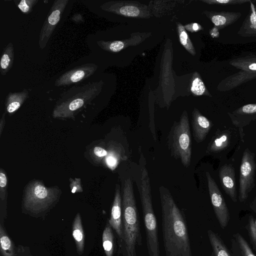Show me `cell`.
I'll return each mask as SVG.
<instances>
[{
    "instance_id": "30bf717a",
    "label": "cell",
    "mask_w": 256,
    "mask_h": 256,
    "mask_svg": "<svg viewBox=\"0 0 256 256\" xmlns=\"http://www.w3.org/2000/svg\"><path fill=\"white\" fill-rule=\"evenodd\" d=\"M209 194L216 216L222 228H225L230 220V213L225 199L217 184L209 172H206Z\"/></svg>"
},
{
    "instance_id": "e575fe53",
    "label": "cell",
    "mask_w": 256,
    "mask_h": 256,
    "mask_svg": "<svg viewBox=\"0 0 256 256\" xmlns=\"http://www.w3.org/2000/svg\"><path fill=\"white\" fill-rule=\"evenodd\" d=\"M70 188L71 192L75 194L77 192H82L83 188L81 186V180L80 178H76L75 180L70 179Z\"/></svg>"
},
{
    "instance_id": "4316f807",
    "label": "cell",
    "mask_w": 256,
    "mask_h": 256,
    "mask_svg": "<svg viewBox=\"0 0 256 256\" xmlns=\"http://www.w3.org/2000/svg\"><path fill=\"white\" fill-rule=\"evenodd\" d=\"M177 30L181 45L190 54L195 56L196 54L195 49L184 26L180 23H177Z\"/></svg>"
},
{
    "instance_id": "44dd1931",
    "label": "cell",
    "mask_w": 256,
    "mask_h": 256,
    "mask_svg": "<svg viewBox=\"0 0 256 256\" xmlns=\"http://www.w3.org/2000/svg\"><path fill=\"white\" fill-rule=\"evenodd\" d=\"M73 237L75 240L78 253L83 254L85 247V234L82 226L81 217L78 214L73 225Z\"/></svg>"
},
{
    "instance_id": "2e32d148",
    "label": "cell",
    "mask_w": 256,
    "mask_h": 256,
    "mask_svg": "<svg viewBox=\"0 0 256 256\" xmlns=\"http://www.w3.org/2000/svg\"><path fill=\"white\" fill-rule=\"evenodd\" d=\"M256 78V73L242 71L223 80L218 86V90L223 92L232 89L239 85Z\"/></svg>"
},
{
    "instance_id": "7402d4cb",
    "label": "cell",
    "mask_w": 256,
    "mask_h": 256,
    "mask_svg": "<svg viewBox=\"0 0 256 256\" xmlns=\"http://www.w3.org/2000/svg\"><path fill=\"white\" fill-rule=\"evenodd\" d=\"M214 256H232L221 237L212 230L208 231Z\"/></svg>"
},
{
    "instance_id": "8fae6325",
    "label": "cell",
    "mask_w": 256,
    "mask_h": 256,
    "mask_svg": "<svg viewBox=\"0 0 256 256\" xmlns=\"http://www.w3.org/2000/svg\"><path fill=\"white\" fill-rule=\"evenodd\" d=\"M97 69L98 66L92 63L79 66L66 72L58 78L55 83V86H67L87 79L92 76Z\"/></svg>"
},
{
    "instance_id": "3957f363",
    "label": "cell",
    "mask_w": 256,
    "mask_h": 256,
    "mask_svg": "<svg viewBox=\"0 0 256 256\" xmlns=\"http://www.w3.org/2000/svg\"><path fill=\"white\" fill-rule=\"evenodd\" d=\"M123 241L125 256H137L136 246L142 245L139 213L130 179L124 183L122 198Z\"/></svg>"
},
{
    "instance_id": "8d00e7d4",
    "label": "cell",
    "mask_w": 256,
    "mask_h": 256,
    "mask_svg": "<svg viewBox=\"0 0 256 256\" xmlns=\"http://www.w3.org/2000/svg\"><path fill=\"white\" fill-rule=\"evenodd\" d=\"M94 153L98 157H103L108 155L107 151L100 147H96L94 149Z\"/></svg>"
},
{
    "instance_id": "9c48e42d",
    "label": "cell",
    "mask_w": 256,
    "mask_h": 256,
    "mask_svg": "<svg viewBox=\"0 0 256 256\" xmlns=\"http://www.w3.org/2000/svg\"><path fill=\"white\" fill-rule=\"evenodd\" d=\"M101 8L105 11L127 17L147 18L150 17L147 6L135 2L111 1L104 3Z\"/></svg>"
},
{
    "instance_id": "f1b7e54d",
    "label": "cell",
    "mask_w": 256,
    "mask_h": 256,
    "mask_svg": "<svg viewBox=\"0 0 256 256\" xmlns=\"http://www.w3.org/2000/svg\"><path fill=\"white\" fill-rule=\"evenodd\" d=\"M39 0H21V1H14L21 12L25 14L31 13L34 7L37 4Z\"/></svg>"
},
{
    "instance_id": "d6a6232c",
    "label": "cell",
    "mask_w": 256,
    "mask_h": 256,
    "mask_svg": "<svg viewBox=\"0 0 256 256\" xmlns=\"http://www.w3.org/2000/svg\"><path fill=\"white\" fill-rule=\"evenodd\" d=\"M248 230L251 242L254 249L256 251V224L252 216L249 218Z\"/></svg>"
},
{
    "instance_id": "9a60e30c",
    "label": "cell",
    "mask_w": 256,
    "mask_h": 256,
    "mask_svg": "<svg viewBox=\"0 0 256 256\" xmlns=\"http://www.w3.org/2000/svg\"><path fill=\"white\" fill-rule=\"evenodd\" d=\"M204 13L219 30L234 24L242 16L240 12L206 11Z\"/></svg>"
},
{
    "instance_id": "6da1fadb",
    "label": "cell",
    "mask_w": 256,
    "mask_h": 256,
    "mask_svg": "<svg viewBox=\"0 0 256 256\" xmlns=\"http://www.w3.org/2000/svg\"><path fill=\"white\" fill-rule=\"evenodd\" d=\"M162 232L166 256H192L187 223L171 193L160 188Z\"/></svg>"
},
{
    "instance_id": "cb8c5ba5",
    "label": "cell",
    "mask_w": 256,
    "mask_h": 256,
    "mask_svg": "<svg viewBox=\"0 0 256 256\" xmlns=\"http://www.w3.org/2000/svg\"><path fill=\"white\" fill-rule=\"evenodd\" d=\"M190 91L196 96H206L212 97V95L207 89L201 76L196 72L194 74L190 84Z\"/></svg>"
},
{
    "instance_id": "4fadbf2b",
    "label": "cell",
    "mask_w": 256,
    "mask_h": 256,
    "mask_svg": "<svg viewBox=\"0 0 256 256\" xmlns=\"http://www.w3.org/2000/svg\"><path fill=\"white\" fill-rule=\"evenodd\" d=\"M223 189L234 202H237L235 169L231 165H225L219 171Z\"/></svg>"
},
{
    "instance_id": "f546056e",
    "label": "cell",
    "mask_w": 256,
    "mask_h": 256,
    "mask_svg": "<svg viewBox=\"0 0 256 256\" xmlns=\"http://www.w3.org/2000/svg\"><path fill=\"white\" fill-rule=\"evenodd\" d=\"M202 2L209 5H217L221 6L241 5L251 3L250 0H203Z\"/></svg>"
},
{
    "instance_id": "d4e9b609",
    "label": "cell",
    "mask_w": 256,
    "mask_h": 256,
    "mask_svg": "<svg viewBox=\"0 0 256 256\" xmlns=\"http://www.w3.org/2000/svg\"><path fill=\"white\" fill-rule=\"evenodd\" d=\"M102 240L106 256H113L114 250V240L112 227L110 224L107 225L103 232Z\"/></svg>"
},
{
    "instance_id": "5bb4252c",
    "label": "cell",
    "mask_w": 256,
    "mask_h": 256,
    "mask_svg": "<svg viewBox=\"0 0 256 256\" xmlns=\"http://www.w3.org/2000/svg\"><path fill=\"white\" fill-rule=\"evenodd\" d=\"M192 125L193 135L197 143L204 140L212 128L211 122L197 109L192 113Z\"/></svg>"
},
{
    "instance_id": "603a6c76",
    "label": "cell",
    "mask_w": 256,
    "mask_h": 256,
    "mask_svg": "<svg viewBox=\"0 0 256 256\" xmlns=\"http://www.w3.org/2000/svg\"><path fill=\"white\" fill-rule=\"evenodd\" d=\"M14 61V49L13 43H10L4 49L1 62L0 71L3 76L6 75L13 66Z\"/></svg>"
},
{
    "instance_id": "484cf974",
    "label": "cell",
    "mask_w": 256,
    "mask_h": 256,
    "mask_svg": "<svg viewBox=\"0 0 256 256\" xmlns=\"http://www.w3.org/2000/svg\"><path fill=\"white\" fill-rule=\"evenodd\" d=\"M0 243H1V251L3 256H14L13 243L6 234L2 226L0 227Z\"/></svg>"
},
{
    "instance_id": "7c38bea8",
    "label": "cell",
    "mask_w": 256,
    "mask_h": 256,
    "mask_svg": "<svg viewBox=\"0 0 256 256\" xmlns=\"http://www.w3.org/2000/svg\"><path fill=\"white\" fill-rule=\"evenodd\" d=\"M122 200L119 185L116 187L115 195L113 201L110 225L115 230L119 238L123 240V226L122 225Z\"/></svg>"
},
{
    "instance_id": "4dcf8cb0",
    "label": "cell",
    "mask_w": 256,
    "mask_h": 256,
    "mask_svg": "<svg viewBox=\"0 0 256 256\" xmlns=\"http://www.w3.org/2000/svg\"><path fill=\"white\" fill-rule=\"evenodd\" d=\"M228 135L224 134L214 141L210 147V151L218 152L223 150L228 146Z\"/></svg>"
},
{
    "instance_id": "f35d334b",
    "label": "cell",
    "mask_w": 256,
    "mask_h": 256,
    "mask_svg": "<svg viewBox=\"0 0 256 256\" xmlns=\"http://www.w3.org/2000/svg\"><path fill=\"white\" fill-rule=\"evenodd\" d=\"M5 113L3 114L1 120V122H0V135L1 136L2 135L3 129L5 124Z\"/></svg>"
},
{
    "instance_id": "d6986e66",
    "label": "cell",
    "mask_w": 256,
    "mask_h": 256,
    "mask_svg": "<svg viewBox=\"0 0 256 256\" xmlns=\"http://www.w3.org/2000/svg\"><path fill=\"white\" fill-rule=\"evenodd\" d=\"M29 92L27 89L16 93H10L6 98V108L8 113L16 112L29 98Z\"/></svg>"
},
{
    "instance_id": "ab89813d",
    "label": "cell",
    "mask_w": 256,
    "mask_h": 256,
    "mask_svg": "<svg viewBox=\"0 0 256 256\" xmlns=\"http://www.w3.org/2000/svg\"><path fill=\"white\" fill-rule=\"evenodd\" d=\"M72 20L75 22H80L84 21L82 16L80 14H77L74 16Z\"/></svg>"
},
{
    "instance_id": "836d02e7",
    "label": "cell",
    "mask_w": 256,
    "mask_h": 256,
    "mask_svg": "<svg viewBox=\"0 0 256 256\" xmlns=\"http://www.w3.org/2000/svg\"><path fill=\"white\" fill-rule=\"evenodd\" d=\"M240 115H252L256 114V104H247L242 106L236 111Z\"/></svg>"
},
{
    "instance_id": "e0dca14e",
    "label": "cell",
    "mask_w": 256,
    "mask_h": 256,
    "mask_svg": "<svg viewBox=\"0 0 256 256\" xmlns=\"http://www.w3.org/2000/svg\"><path fill=\"white\" fill-rule=\"evenodd\" d=\"M146 37V36H135L125 41H100L97 42V43L102 49L106 51L111 53H118L128 46H135L139 44L143 41L142 37Z\"/></svg>"
},
{
    "instance_id": "ffe728a7",
    "label": "cell",
    "mask_w": 256,
    "mask_h": 256,
    "mask_svg": "<svg viewBox=\"0 0 256 256\" xmlns=\"http://www.w3.org/2000/svg\"><path fill=\"white\" fill-rule=\"evenodd\" d=\"M232 250V256H256L244 238L239 233L234 236Z\"/></svg>"
},
{
    "instance_id": "277c9868",
    "label": "cell",
    "mask_w": 256,
    "mask_h": 256,
    "mask_svg": "<svg viewBox=\"0 0 256 256\" xmlns=\"http://www.w3.org/2000/svg\"><path fill=\"white\" fill-rule=\"evenodd\" d=\"M149 256H160L157 220L153 208L150 179L147 170H143L139 187Z\"/></svg>"
},
{
    "instance_id": "7a4b0ae2",
    "label": "cell",
    "mask_w": 256,
    "mask_h": 256,
    "mask_svg": "<svg viewBox=\"0 0 256 256\" xmlns=\"http://www.w3.org/2000/svg\"><path fill=\"white\" fill-rule=\"evenodd\" d=\"M102 81L91 82L82 86H74L61 95L53 111L55 118L74 117L80 110L86 107L101 93Z\"/></svg>"
},
{
    "instance_id": "1f68e13d",
    "label": "cell",
    "mask_w": 256,
    "mask_h": 256,
    "mask_svg": "<svg viewBox=\"0 0 256 256\" xmlns=\"http://www.w3.org/2000/svg\"><path fill=\"white\" fill-rule=\"evenodd\" d=\"M8 178L5 171L1 169L0 171V198L2 201L6 199Z\"/></svg>"
},
{
    "instance_id": "74e56055",
    "label": "cell",
    "mask_w": 256,
    "mask_h": 256,
    "mask_svg": "<svg viewBox=\"0 0 256 256\" xmlns=\"http://www.w3.org/2000/svg\"><path fill=\"white\" fill-rule=\"evenodd\" d=\"M210 34L213 38H218L220 36L219 30L215 27L210 31Z\"/></svg>"
},
{
    "instance_id": "52a82bcc",
    "label": "cell",
    "mask_w": 256,
    "mask_h": 256,
    "mask_svg": "<svg viewBox=\"0 0 256 256\" xmlns=\"http://www.w3.org/2000/svg\"><path fill=\"white\" fill-rule=\"evenodd\" d=\"M256 164L253 155L248 150L243 154L240 172L239 200L245 202L254 186Z\"/></svg>"
},
{
    "instance_id": "83f0119b",
    "label": "cell",
    "mask_w": 256,
    "mask_h": 256,
    "mask_svg": "<svg viewBox=\"0 0 256 256\" xmlns=\"http://www.w3.org/2000/svg\"><path fill=\"white\" fill-rule=\"evenodd\" d=\"M246 58H238L231 61L230 65L242 71L256 73V63Z\"/></svg>"
},
{
    "instance_id": "8992f818",
    "label": "cell",
    "mask_w": 256,
    "mask_h": 256,
    "mask_svg": "<svg viewBox=\"0 0 256 256\" xmlns=\"http://www.w3.org/2000/svg\"><path fill=\"white\" fill-rule=\"evenodd\" d=\"M170 149L175 158L180 159L185 167L191 161V134L188 114L184 111L180 121L173 130L170 140Z\"/></svg>"
},
{
    "instance_id": "ba28073f",
    "label": "cell",
    "mask_w": 256,
    "mask_h": 256,
    "mask_svg": "<svg viewBox=\"0 0 256 256\" xmlns=\"http://www.w3.org/2000/svg\"><path fill=\"white\" fill-rule=\"evenodd\" d=\"M69 2V0H56L48 15L40 31L39 40V47L45 48L56 26Z\"/></svg>"
},
{
    "instance_id": "5b68a950",
    "label": "cell",
    "mask_w": 256,
    "mask_h": 256,
    "mask_svg": "<svg viewBox=\"0 0 256 256\" xmlns=\"http://www.w3.org/2000/svg\"><path fill=\"white\" fill-rule=\"evenodd\" d=\"M61 195V191L58 187L48 188L42 182L35 180L25 189L23 206L27 211L38 214L48 209Z\"/></svg>"
},
{
    "instance_id": "d590c367",
    "label": "cell",
    "mask_w": 256,
    "mask_h": 256,
    "mask_svg": "<svg viewBox=\"0 0 256 256\" xmlns=\"http://www.w3.org/2000/svg\"><path fill=\"white\" fill-rule=\"evenodd\" d=\"M186 30H187L191 33L198 32L201 30H203V27L198 23H194L189 24L184 26Z\"/></svg>"
},
{
    "instance_id": "ac0fdd59",
    "label": "cell",
    "mask_w": 256,
    "mask_h": 256,
    "mask_svg": "<svg viewBox=\"0 0 256 256\" xmlns=\"http://www.w3.org/2000/svg\"><path fill=\"white\" fill-rule=\"evenodd\" d=\"M243 37H256V7L251 2V11L238 32Z\"/></svg>"
}]
</instances>
